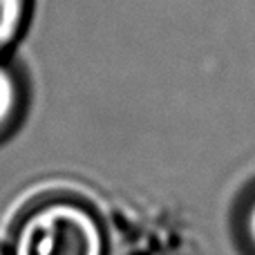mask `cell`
<instances>
[{
  "label": "cell",
  "mask_w": 255,
  "mask_h": 255,
  "mask_svg": "<svg viewBox=\"0 0 255 255\" xmlns=\"http://www.w3.org/2000/svg\"><path fill=\"white\" fill-rule=\"evenodd\" d=\"M106 226L74 195H49L18 215L7 255H106Z\"/></svg>",
  "instance_id": "1"
},
{
  "label": "cell",
  "mask_w": 255,
  "mask_h": 255,
  "mask_svg": "<svg viewBox=\"0 0 255 255\" xmlns=\"http://www.w3.org/2000/svg\"><path fill=\"white\" fill-rule=\"evenodd\" d=\"M240 233L249 251L255 255V190L247 197L242 213H240Z\"/></svg>",
  "instance_id": "4"
},
{
  "label": "cell",
  "mask_w": 255,
  "mask_h": 255,
  "mask_svg": "<svg viewBox=\"0 0 255 255\" xmlns=\"http://www.w3.org/2000/svg\"><path fill=\"white\" fill-rule=\"evenodd\" d=\"M31 106V83L25 65L0 56V145L22 128Z\"/></svg>",
  "instance_id": "2"
},
{
  "label": "cell",
  "mask_w": 255,
  "mask_h": 255,
  "mask_svg": "<svg viewBox=\"0 0 255 255\" xmlns=\"http://www.w3.org/2000/svg\"><path fill=\"white\" fill-rule=\"evenodd\" d=\"M36 0H0V56H11L34 18Z\"/></svg>",
  "instance_id": "3"
},
{
  "label": "cell",
  "mask_w": 255,
  "mask_h": 255,
  "mask_svg": "<svg viewBox=\"0 0 255 255\" xmlns=\"http://www.w3.org/2000/svg\"><path fill=\"white\" fill-rule=\"evenodd\" d=\"M0 255H7V249L4 247H0Z\"/></svg>",
  "instance_id": "5"
}]
</instances>
